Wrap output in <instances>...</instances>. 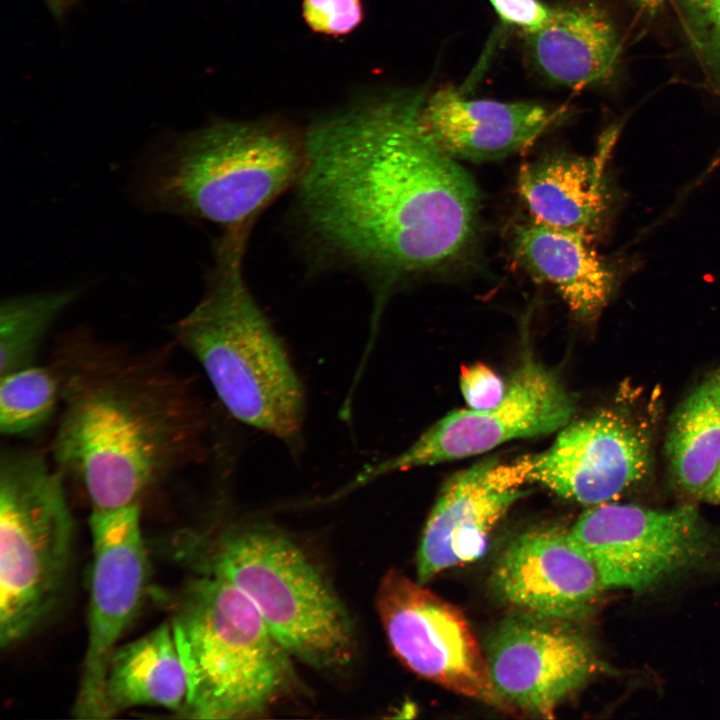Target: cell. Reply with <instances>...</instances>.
I'll return each mask as SVG.
<instances>
[{"label":"cell","instance_id":"obj_1","mask_svg":"<svg viewBox=\"0 0 720 720\" xmlns=\"http://www.w3.org/2000/svg\"><path fill=\"white\" fill-rule=\"evenodd\" d=\"M425 96L397 91L305 130L300 216L327 252L380 279L373 328L396 277L448 262L475 229L477 189L425 133Z\"/></svg>","mask_w":720,"mask_h":720},{"label":"cell","instance_id":"obj_2","mask_svg":"<svg viewBox=\"0 0 720 720\" xmlns=\"http://www.w3.org/2000/svg\"><path fill=\"white\" fill-rule=\"evenodd\" d=\"M54 366L62 413L53 455L92 510L141 504L199 458L207 418L192 386L159 359L83 340L64 346Z\"/></svg>","mask_w":720,"mask_h":720},{"label":"cell","instance_id":"obj_3","mask_svg":"<svg viewBox=\"0 0 720 720\" xmlns=\"http://www.w3.org/2000/svg\"><path fill=\"white\" fill-rule=\"evenodd\" d=\"M245 233H223L201 300L173 326L238 421L295 448L305 392L286 347L244 280Z\"/></svg>","mask_w":720,"mask_h":720},{"label":"cell","instance_id":"obj_4","mask_svg":"<svg viewBox=\"0 0 720 720\" xmlns=\"http://www.w3.org/2000/svg\"><path fill=\"white\" fill-rule=\"evenodd\" d=\"M160 548L194 574L236 586L290 655L320 669L351 661L355 640L348 613L318 567L280 531L185 526L164 536Z\"/></svg>","mask_w":720,"mask_h":720},{"label":"cell","instance_id":"obj_5","mask_svg":"<svg viewBox=\"0 0 720 720\" xmlns=\"http://www.w3.org/2000/svg\"><path fill=\"white\" fill-rule=\"evenodd\" d=\"M305 130L286 121L217 120L177 136L153 160L144 197L154 209L250 232L305 162Z\"/></svg>","mask_w":720,"mask_h":720},{"label":"cell","instance_id":"obj_6","mask_svg":"<svg viewBox=\"0 0 720 720\" xmlns=\"http://www.w3.org/2000/svg\"><path fill=\"white\" fill-rule=\"evenodd\" d=\"M188 681L181 717L238 719L262 712L292 680L289 653L254 603L229 581L195 574L170 622Z\"/></svg>","mask_w":720,"mask_h":720},{"label":"cell","instance_id":"obj_7","mask_svg":"<svg viewBox=\"0 0 720 720\" xmlns=\"http://www.w3.org/2000/svg\"><path fill=\"white\" fill-rule=\"evenodd\" d=\"M74 520L62 472L29 450L0 457V646L10 649L58 608L67 586Z\"/></svg>","mask_w":720,"mask_h":720},{"label":"cell","instance_id":"obj_8","mask_svg":"<svg viewBox=\"0 0 720 720\" xmlns=\"http://www.w3.org/2000/svg\"><path fill=\"white\" fill-rule=\"evenodd\" d=\"M606 589L642 592L702 563L713 538L693 506L669 510L602 503L569 529Z\"/></svg>","mask_w":720,"mask_h":720},{"label":"cell","instance_id":"obj_9","mask_svg":"<svg viewBox=\"0 0 720 720\" xmlns=\"http://www.w3.org/2000/svg\"><path fill=\"white\" fill-rule=\"evenodd\" d=\"M573 412V401L559 378L526 354L498 405L450 412L409 448L366 467L339 491L345 495L392 472L465 458L509 440L560 430Z\"/></svg>","mask_w":720,"mask_h":720},{"label":"cell","instance_id":"obj_10","mask_svg":"<svg viewBox=\"0 0 720 720\" xmlns=\"http://www.w3.org/2000/svg\"><path fill=\"white\" fill-rule=\"evenodd\" d=\"M92 572L88 638L72 708L80 719H106L105 680L117 642L147 591L150 562L141 528V504L92 510Z\"/></svg>","mask_w":720,"mask_h":720},{"label":"cell","instance_id":"obj_11","mask_svg":"<svg viewBox=\"0 0 720 720\" xmlns=\"http://www.w3.org/2000/svg\"><path fill=\"white\" fill-rule=\"evenodd\" d=\"M575 624L515 611L495 628L484 652L497 708L552 718L606 670Z\"/></svg>","mask_w":720,"mask_h":720},{"label":"cell","instance_id":"obj_12","mask_svg":"<svg viewBox=\"0 0 720 720\" xmlns=\"http://www.w3.org/2000/svg\"><path fill=\"white\" fill-rule=\"evenodd\" d=\"M376 609L394 653L411 671L497 707L485 652L458 608L393 569L378 586Z\"/></svg>","mask_w":720,"mask_h":720},{"label":"cell","instance_id":"obj_13","mask_svg":"<svg viewBox=\"0 0 720 720\" xmlns=\"http://www.w3.org/2000/svg\"><path fill=\"white\" fill-rule=\"evenodd\" d=\"M522 458L528 482L591 506L617 498L641 481L651 464L647 434L612 410L566 424L547 450Z\"/></svg>","mask_w":720,"mask_h":720},{"label":"cell","instance_id":"obj_14","mask_svg":"<svg viewBox=\"0 0 720 720\" xmlns=\"http://www.w3.org/2000/svg\"><path fill=\"white\" fill-rule=\"evenodd\" d=\"M490 584L514 611L579 622L605 590L597 569L560 526L529 529L498 557Z\"/></svg>","mask_w":720,"mask_h":720},{"label":"cell","instance_id":"obj_15","mask_svg":"<svg viewBox=\"0 0 720 720\" xmlns=\"http://www.w3.org/2000/svg\"><path fill=\"white\" fill-rule=\"evenodd\" d=\"M524 460L485 458L454 474L443 486L425 524L417 552L418 582L473 562L486 550L497 523L526 492Z\"/></svg>","mask_w":720,"mask_h":720},{"label":"cell","instance_id":"obj_16","mask_svg":"<svg viewBox=\"0 0 720 720\" xmlns=\"http://www.w3.org/2000/svg\"><path fill=\"white\" fill-rule=\"evenodd\" d=\"M561 115L531 102L468 99L443 87L425 96L420 122L425 133L453 158L491 160L531 145Z\"/></svg>","mask_w":720,"mask_h":720},{"label":"cell","instance_id":"obj_17","mask_svg":"<svg viewBox=\"0 0 720 720\" xmlns=\"http://www.w3.org/2000/svg\"><path fill=\"white\" fill-rule=\"evenodd\" d=\"M536 69L548 80L572 88L609 80L622 43L610 16L592 2L551 7L548 18L526 32Z\"/></svg>","mask_w":720,"mask_h":720},{"label":"cell","instance_id":"obj_18","mask_svg":"<svg viewBox=\"0 0 720 720\" xmlns=\"http://www.w3.org/2000/svg\"><path fill=\"white\" fill-rule=\"evenodd\" d=\"M618 132L609 128L593 157L556 156L521 166L518 190L534 221L591 235L598 230L610 204L605 171Z\"/></svg>","mask_w":720,"mask_h":720},{"label":"cell","instance_id":"obj_19","mask_svg":"<svg viewBox=\"0 0 720 720\" xmlns=\"http://www.w3.org/2000/svg\"><path fill=\"white\" fill-rule=\"evenodd\" d=\"M592 236L536 221L515 236L521 263L551 284L576 317L588 321L600 315L618 282L617 270L597 252Z\"/></svg>","mask_w":720,"mask_h":720},{"label":"cell","instance_id":"obj_20","mask_svg":"<svg viewBox=\"0 0 720 720\" xmlns=\"http://www.w3.org/2000/svg\"><path fill=\"white\" fill-rule=\"evenodd\" d=\"M187 694V675L170 623L113 652L105 680L106 719L137 706H160L180 715Z\"/></svg>","mask_w":720,"mask_h":720},{"label":"cell","instance_id":"obj_21","mask_svg":"<svg viewBox=\"0 0 720 720\" xmlns=\"http://www.w3.org/2000/svg\"><path fill=\"white\" fill-rule=\"evenodd\" d=\"M665 449L677 486L702 497L720 464V368L705 377L677 408Z\"/></svg>","mask_w":720,"mask_h":720},{"label":"cell","instance_id":"obj_22","mask_svg":"<svg viewBox=\"0 0 720 720\" xmlns=\"http://www.w3.org/2000/svg\"><path fill=\"white\" fill-rule=\"evenodd\" d=\"M63 291L7 299L0 310V376L35 364L40 345L56 318L75 299Z\"/></svg>","mask_w":720,"mask_h":720},{"label":"cell","instance_id":"obj_23","mask_svg":"<svg viewBox=\"0 0 720 720\" xmlns=\"http://www.w3.org/2000/svg\"><path fill=\"white\" fill-rule=\"evenodd\" d=\"M0 433L24 436L44 426L61 403V383L52 366L31 365L1 375Z\"/></svg>","mask_w":720,"mask_h":720},{"label":"cell","instance_id":"obj_24","mask_svg":"<svg viewBox=\"0 0 720 720\" xmlns=\"http://www.w3.org/2000/svg\"><path fill=\"white\" fill-rule=\"evenodd\" d=\"M674 4L697 60L720 92V0H674Z\"/></svg>","mask_w":720,"mask_h":720},{"label":"cell","instance_id":"obj_25","mask_svg":"<svg viewBox=\"0 0 720 720\" xmlns=\"http://www.w3.org/2000/svg\"><path fill=\"white\" fill-rule=\"evenodd\" d=\"M302 16L313 32L337 37L354 31L364 11L361 0H303Z\"/></svg>","mask_w":720,"mask_h":720},{"label":"cell","instance_id":"obj_26","mask_svg":"<svg viewBox=\"0 0 720 720\" xmlns=\"http://www.w3.org/2000/svg\"><path fill=\"white\" fill-rule=\"evenodd\" d=\"M460 388L471 409L486 410L498 405L506 393L503 380L483 363L464 365L460 373Z\"/></svg>","mask_w":720,"mask_h":720},{"label":"cell","instance_id":"obj_27","mask_svg":"<svg viewBox=\"0 0 720 720\" xmlns=\"http://www.w3.org/2000/svg\"><path fill=\"white\" fill-rule=\"evenodd\" d=\"M499 17L507 24L526 32L539 27L549 16L551 7L540 0H489Z\"/></svg>","mask_w":720,"mask_h":720},{"label":"cell","instance_id":"obj_28","mask_svg":"<svg viewBox=\"0 0 720 720\" xmlns=\"http://www.w3.org/2000/svg\"><path fill=\"white\" fill-rule=\"evenodd\" d=\"M53 17L62 21L78 0H43Z\"/></svg>","mask_w":720,"mask_h":720},{"label":"cell","instance_id":"obj_29","mask_svg":"<svg viewBox=\"0 0 720 720\" xmlns=\"http://www.w3.org/2000/svg\"><path fill=\"white\" fill-rule=\"evenodd\" d=\"M702 498L710 503H720V464Z\"/></svg>","mask_w":720,"mask_h":720},{"label":"cell","instance_id":"obj_30","mask_svg":"<svg viewBox=\"0 0 720 720\" xmlns=\"http://www.w3.org/2000/svg\"><path fill=\"white\" fill-rule=\"evenodd\" d=\"M634 5L643 11L654 13L664 3L665 0H630Z\"/></svg>","mask_w":720,"mask_h":720}]
</instances>
